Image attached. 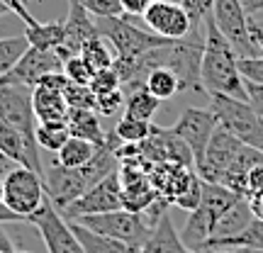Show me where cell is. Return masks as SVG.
Returning a JSON list of instances; mask_svg holds the SVG:
<instances>
[{
  "instance_id": "cell-2",
  "label": "cell",
  "mask_w": 263,
  "mask_h": 253,
  "mask_svg": "<svg viewBox=\"0 0 263 253\" xmlns=\"http://www.w3.org/2000/svg\"><path fill=\"white\" fill-rule=\"evenodd\" d=\"M236 200H239V195L232 192L229 188L219 185V183H207V180H202V200H200L197 209L188 212L185 226H183V231H180L183 244L200 253L202 244H205L207 239L212 236V231H215V224L219 222V217L224 215Z\"/></svg>"
},
{
  "instance_id": "cell-34",
  "label": "cell",
  "mask_w": 263,
  "mask_h": 253,
  "mask_svg": "<svg viewBox=\"0 0 263 253\" xmlns=\"http://www.w3.org/2000/svg\"><path fill=\"white\" fill-rule=\"evenodd\" d=\"M200 200H202V178L195 173V176H193V180L188 183V188H185L178 197H176V200H173V205L178 207V209L193 212V209H197Z\"/></svg>"
},
{
  "instance_id": "cell-23",
  "label": "cell",
  "mask_w": 263,
  "mask_h": 253,
  "mask_svg": "<svg viewBox=\"0 0 263 253\" xmlns=\"http://www.w3.org/2000/svg\"><path fill=\"white\" fill-rule=\"evenodd\" d=\"M0 151H3L12 163L29 168V146H27V141H25V137H22L12 124L5 122L3 117H0Z\"/></svg>"
},
{
  "instance_id": "cell-33",
  "label": "cell",
  "mask_w": 263,
  "mask_h": 253,
  "mask_svg": "<svg viewBox=\"0 0 263 253\" xmlns=\"http://www.w3.org/2000/svg\"><path fill=\"white\" fill-rule=\"evenodd\" d=\"M88 88L93 90L95 95H105V93H112V90H120L122 88V81H120V75L115 73V68H103V71H95L93 78H90V83Z\"/></svg>"
},
{
  "instance_id": "cell-9",
  "label": "cell",
  "mask_w": 263,
  "mask_h": 253,
  "mask_svg": "<svg viewBox=\"0 0 263 253\" xmlns=\"http://www.w3.org/2000/svg\"><path fill=\"white\" fill-rule=\"evenodd\" d=\"M3 180H5V207L25 219H29V215H34L47 200L42 176L25 166H15Z\"/></svg>"
},
{
  "instance_id": "cell-40",
  "label": "cell",
  "mask_w": 263,
  "mask_h": 253,
  "mask_svg": "<svg viewBox=\"0 0 263 253\" xmlns=\"http://www.w3.org/2000/svg\"><path fill=\"white\" fill-rule=\"evenodd\" d=\"M258 192H263V163H258V166H254V168L249 170V176H246L244 197L249 200V197L258 195Z\"/></svg>"
},
{
  "instance_id": "cell-35",
  "label": "cell",
  "mask_w": 263,
  "mask_h": 253,
  "mask_svg": "<svg viewBox=\"0 0 263 253\" xmlns=\"http://www.w3.org/2000/svg\"><path fill=\"white\" fill-rule=\"evenodd\" d=\"M124 90H112V93H105V95H95V112L103 114V117H112L120 110H124Z\"/></svg>"
},
{
  "instance_id": "cell-10",
  "label": "cell",
  "mask_w": 263,
  "mask_h": 253,
  "mask_svg": "<svg viewBox=\"0 0 263 253\" xmlns=\"http://www.w3.org/2000/svg\"><path fill=\"white\" fill-rule=\"evenodd\" d=\"M217 127H219V122H217V114L212 112V107H210V110L188 107V110H183V114H180L178 120H176V124L171 127V131L190 149L195 168L202 163L205 149H207V144H210V139H212V134H215Z\"/></svg>"
},
{
  "instance_id": "cell-52",
  "label": "cell",
  "mask_w": 263,
  "mask_h": 253,
  "mask_svg": "<svg viewBox=\"0 0 263 253\" xmlns=\"http://www.w3.org/2000/svg\"><path fill=\"white\" fill-rule=\"evenodd\" d=\"M15 253H27V251H15Z\"/></svg>"
},
{
  "instance_id": "cell-15",
  "label": "cell",
  "mask_w": 263,
  "mask_h": 253,
  "mask_svg": "<svg viewBox=\"0 0 263 253\" xmlns=\"http://www.w3.org/2000/svg\"><path fill=\"white\" fill-rule=\"evenodd\" d=\"M42 183H44V192L51 200V205L57 207L59 212L68 207L71 202H76L81 195H85L88 190V183L81 176L78 168H66L61 163H51L49 170L42 176Z\"/></svg>"
},
{
  "instance_id": "cell-27",
  "label": "cell",
  "mask_w": 263,
  "mask_h": 253,
  "mask_svg": "<svg viewBox=\"0 0 263 253\" xmlns=\"http://www.w3.org/2000/svg\"><path fill=\"white\" fill-rule=\"evenodd\" d=\"M81 56H83V61L88 66H90V71H103V68H110L115 61V49L110 47V42L105 37H93V39H88L83 47H81Z\"/></svg>"
},
{
  "instance_id": "cell-4",
  "label": "cell",
  "mask_w": 263,
  "mask_h": 253,
  "mask_svg": "<svg viewBox=\"0 0 263 253\" xmlns=\"http://www.w3.org/2000/svg\"><path fill=\"white\" fill-rule=\"evenodd\" d=\"M73 222L83 224L85 229H90L95 234L110 236L115 241L132 246L134 251H141V246L146 244V239L151 234V226L146 222V217L139 212H129V209H112V212H103V215H83L76 217Z\"/></svg>"
},
{
  "instance_id": "cell-36",
  "label": "cell",
  "mask_w": 263,
  "mask_h": 253,
  "mask_svg": "<svg viewBox=\"0 0 263 253\" xmlns=\"http://www.w3.org/2000/svg\"><path fill=\"white\" fill-rule=\"evenodd\" d=\"M93 17H120L122 0H78Z\"/></svg>"
},
{
  "instance_id": "cell-17",
  "label": "cell",
  "mask_w": 263,
  "mask_h": 253,
  "mask_svg": "<svg viewBox=\"0 0 263 253\" xmlns=\"http://www.w3.org/2000/svg\"><path fill=\"white\" fill-rule=\"evenodd\" d=\"M139 253H197L193 248L183 244L180 234L173 226V219H171L168 212H163L159 217V222L151 226V234L146 239V244L141 246Z\"/></svg>"
},
{
  "instance_id": "cell-50",
  "label": "cell",
  "mask_w": 263,
  "mask_h": 253,
  "mask_svg": "<svg viewBox=\"0 0 263 253\" xmlns=\"http://www.w3.org/2000/svg\"><path fill=\"white\" fill-rule=\"evenodd\" d=\"M0 205H5V180L0 178Z\"/></svg>"
},
{
  "instance_id": "cell-49",
  "label": "cell",
  "mask_w": 263,
  "mask_h": 253,
  "mask_svg": "<svg viewBox=\"0 0 263 253\" xmlns=\"http://www.w3.org/2000/svg\"><path fill=\"white\" fill-rule=\"evenodd\" d=\"M227 253H263L261 248H246V246H234V248H227Z\"/></svg>"
},
{
  "instance_id": "cell-11",
  "label": "cell",
  "mask_w": 263,
  "mask_h": 253,
  "mask_svg": "<svg viewBox=\"0 0 263 253\" xmlns=\"http://www.w3.org/2000/svg\"><path fill=\"white\" fill-rule=\"evenodd\" d=\"M122 207V185H120V176L115 170L112 176L103 178L100 183H95L93 188L85 190V195H81L76 202L61 209L64 219H76L83 215H103V212H112Z\"/></svg>"
},
{
  "instance_id": "cell-46",
  "label": "cell",
  "mask_w": 263,
  "mask_h": 253,
  "mask_svg": "<svg viewBox=\"0 0 263 253\" xmlns=\"http://www.w3.org/2000/svg\"><path fill=\"white\" fill-rule=\"evenodd\" d=\"M0 251L5 253H15V244L10 241V236L5 234V229H3V224H0Z\"/></svg>"
},
{
  "instance_id": "cell-32",
  "label": "cell",
  "mask_w": 263,
  "mask_h": 253,
  "mask_svg": "<svg viewBox=\"0 0 263 253\" xmlns=\"http://www.w3.org/2000/svg\"><path fill=\"white\" fill-rule=\"evenodd\" d=\"M61 71L64 75L76 85H88L90 83V78H93V71H90V66L83 61L81 54H76V56H68L61 66Z\"/></svg>"
},
{
  "instance_id": "cell-29",
  "label": "cell",
  "mask_w": 263,
  "mask_h": 253,
  "mask_svg": "<svg viewBox=\"0 0 263 253\" xmlns=\"http://www.w3.org/2000/svg\"><path fill=\"white\" fill-rule=\"evenodd\" d=\"M27 49H29V42H27L25 34L0 39V75L8 73L10 68L22 59V54H25Z\"/></svg>"
},
{
  "instance_id": "cell-18",
  "label": "cell",
  "mask_w": 263,
  "mask_h": 253,
  "mask_svg": "<svg viewBox=\"0 0 263 253\" xmlns=\"http://www.w3.org/2000/svg\"><path fill=\"white\" fill-rule=\"evenodd\" d=\"M32 105H34L37 122L66 124V120H68V105H66V98L61 90L37 85L32 90Z\"/></svg>"
},
{
  "instance_id": "cell-28",
  "label": "cell",
  "mask_w": 263,
  "mask_h": 253,
  "mask_svg": "<svg viewBox=\"0 0 263 253\" xmlns=\"http://www.w3.org/2000/svg\"><path fill=\"white\" fill-rule=\"evenodd\" d=\"M71 137L68 131V124H49V122H37V129H34V139H37L39 149H47L57 153L61 146Z\"/></svg>"
},
{
  "instance_id": "cell-38",
  "label": "cell",
  "mask_w": 263,
  "mask_h": 253,
  "mask_svg": "<svg viewBox=\"0 0 263 253\" xmlns=\"http://www.w3.org/2000/svg\"><path fill=\"white\" fill-rule=\"evenodd\" d=\"M180 5L185 8V12L190 15L193 27H200L205 22L207 15H212V5L215 0H180Z\"/></svg>"
},
{
  "instance_id": "cell-6",
  "label": "cell",
  "mask_w": 263,
  "mask_h": 253,
  "mask_svg": "<svg viewBox=\"0 0 263 253\" xmlns=\"http://www.w3.org/2000/svg\"><path fill=\"white\" fill-rule=\"evenodd\" d=\"M210 107L217 114L219 127H224L229 134H234L236 139L263 151V124L254 114L249 100H236L227 95H210Z\"/></svg>"
},
{
  "instance_id": "cell-1",
  "label": "cell",
  "mask_w": 263,
  "mask_h": 253,
  "mask_svg": "<svg viewBox=\"0 0 263 253\" xmlns=\"http://www.w3.org/2000/svg\"><path fill=\"white\" fill-rule=\"evenodd\" d=\"M202 27H205V51H202V64H200L202 90L207 95H227L236 100H249L244 78L236 66L239 56L224 39V34L217 29L212 15L205 17Z\"/></svg>"
},
{
  "instance_id": "cell-5",
  "label": "cell",
  "mask_w": 263,
  "mask_h": 253,
  "mask_svg": "<svg viewBox=\"0 0 263 253\" xmlns=\"http://www.w3.org/2000/svg\"><path fill=\"white\" fill-rule=\"evenodd\" d=\"M95 27L98 34L110 42V47L115 49L117 59H137L141 54H146L149 49L163 47L173 39H163L154 32H144V29L134 27L132 22H127L124 15L120 17H95Z\"/></svg>"
},
{
  "instance_id": "cell-30",
  "label": "cell",
  "mask_w": 263,
  "mask_h": 253,
  "mask_svg": "<svg viewBox=\"0 0 263 253\" xmlns=\"http://www.w3.org/2000/svg\"><path fill=\"white\" fill-rule=\"evenodd\" d=\"M151 134V122L144 120H132V117H122L115 124V137L122 144H141Z\"/></svg>"
},
{
  "instance_id": "cell-24",
  "label": "cell",
  "mask_w": 263,
  "mask_h": 253,
  "mask_svg": "<svg viewBox=\"0 0 263 253\" xmlns=\"http://www.w3.org/2000/svg\"><path fill=\"white\" fill-rule=\"evenodd\" d=\"M29 47L37 49H47V51H54L57 47L64 44V22H37V25H25V32Z\"/></svg>"
},
{
  "instance_id": "cell-12",
  "label": "cell",
  "mask_w": 263,
  "mask_h": 253,
  "mask_svg": "<svg viewBox=\"0 0 263 253\" xmlns=\"http://www.w3.org/2000/svg\"><path fill=\"white\" fill-rule=\"evenodd\" d=\"M241 149H244V144L236 139L234 134H229L224 127H217L205 149L202 163L195 168L197 176L202 180H207V183H222L224 173L234 163V159L239 156Z\"/></svg>"
},
{
  "instance_id": "cell-20",
  "label": "cell",
  "mask_w": 263,
  "mask_h": 253,
  "mask_svg": "<svg viewBox=\"0 0 263 253\" xmlns=\"http://www.w3.org/2000/svg\"><path fill=\"white\" fill-rule=\"evenodd\" d=\"M68 131H71V137H81V139H88L98 144V146H103L105 144V134L103 127H100V117L95 110H68Z\"/></svg>"
},
{
  "instance_id": "cell-7",
  "label": "cell",
  "mask_w": 263,
  "mask_h": 253,
  "mask_svg": "<svg viewBox=\"0 0 263 253\" xmlns=\"http://www.w3.org/2000/svg\"><path fill=\"white\" fill-rule=\"evenodd\" d=\"M212 20L217 29L224 34L232 44L236 56H261V49L251 34V15H246L244 5L239 0H215L212 5Z\"/></svg>"
},
{
  "instance_id": "cell-51",
  "label": "cell",
  "mask_w": 263,
  "mask_h": 253,
  "mask_svg": "<svg viewBox=\"0 0 263 253\" xmlns=\"http://www.w3.org/2000/svg\"><path fill=\"white\" fill-rule=\"evenodd\" d=\"M256 22H258V20H256ZM258 25H261V27H263V20H261V22H258Z\"/></svg>"
},
{
  "instance_id": "cell-37",
  "label": "cell",
  "mask_w": 263,
  "mask_h": 253,
  "mask_svg": "<svg viewBox=\"0 0 263 253\" xmlns=\"http://www.w3.org/2000/svg\"><path fill=\"white\" fill-rule=\"evenodd\" d=\"M236 66H239V73H241V78H244V81L263 85V54H261V56H244V59H239V61H236Z\"/></svg>"
},
{
  "instance_id": "cell-48",
  "label": "cell",
  "mask_w": 263,
  "mask_h": 253,
  "mask_svg": "<svg viewBox=\"0 0 263 253\" xmlns=\"http://www.w3.org/2000/svg\"><path fill=\"white\" fill-rule=\"evenodd\" d=\"M251 34H254L256 44H258V49H261V54H263V27L256 22V20H251Z\"/></svg>"
},
{
  "instance_id": "cell-42",
  "label": "cell",
  "mask_w": 263,
  "mask_h": 253,
  "mask_svg": "<svg viewBox=\"0 0 263 253\" xmlns=\"http://www.w3.org/2000/svg\"><path fill=\"white\" fill-rule=\"evenodd\" d=\"M151 3L154 0H122V15L124 17H141Z\"/></svg>"
},
{
  "instance_id": "cell-43",
  "label": "cell",
  "mask_w": 263,
  "mask_h": 253,
  "mask_svg": "<svg viewBox=\"0 0 263 253\" xmlns=\"http://www.w3.org/2000/svg\"><path fill=\"white\" fill-rule=\"evenodd\" d=\"M15 222H27L25 217L15 215L12 209H8L5 205H0V224H15Z\"/></svg>"
},
{
  "instance_id": "cell-31",
  "label": "cell",
  "mask_w": 263,
  "mask_h": 253,
  "mask_svg": "<svg viewBox=\"0 0 263 253\" xmlns=\"http://www.w3.org/2000/svg\"><path fill=\"white\" fill-rule=\"evenodd\" d=\"M64 98L68 110H95V93L88 85H76L68 81L64 88Z\"/></svg>"
},
{
  "instance_id": "cell-14",
  "label": "cell",
  "mask_w": 263,
  "mask_h": 253,
  "mask_svg": "<svg viewBox=\"0 0 263 253\" xmlns=\"http://www.w3.org/2000/svg\"><path fill=\"white\" fill-rule=\"evenodd\" d=\"M61 59L57 56V51H47V49L29 47L17 64L10 68L8 73L0 75V83H12V85H27L34 90V85L39 83V78L54 71H61Z\"/></svg>"
},
{
  "instance_id": "cell-19",
  "label": "cell",
  "mask_w": 263,
  "mask_h": 253,
  "mask_svg": "<svg viewBox=\"0 0 263 253\" xmlns=\"http://www.w3.org/2000/svg\"><path fill=\"white\" fill-rule=\"evenodd\" d=\"M254 219V212L249 207V200L246 197H239L234 205L227 209L224 215L219 217V222L215 224V231L210 239H227V236H236L239 231H244L249 222ZM207 239V241H210Z\"/></svg>"
},
{
  "instance_id": "cell-44",
  "label": "cell",
  "mask_w": 263,
  "mask_h": 253,
  "mask_svg": "<svg viewBox=\"0 0 263 253\" xmlns=\"http://www.w3.org/2000/svg\"><path fill=\"white\" fill-rule=\"evenodd\" d=\"M249 207H251V212H254L256 219H263V192L249 197Z\"/></svg>"
},
{
  "instance_id": "cell-26",
  "label": "cell",
  "mask_w": 263,
  "mask_h": 253,
  "mask_svg": "<svg viewBox=\"0 0 263 253\" xmlns=\"http://www.w3.org/2000/svg\"><path fill=\"white\" fill-rule=\"evenodd\" d=\"M98 151V144L81 137H68L64 146L57 151V163L66 166V168H81L83 163L93 159V153Z\"/></svg>"
},
{
  "instance_id": "cell-3",
  "label": "cell",
  "mask_w": 263,
  "mask_h": 253,
  "mask_svg": "<svg viewBox=\"0 0 263 253\" xmlns=\"http://www.w3.org/2000/svg\"><path fill=\"white\" fill-rule=\"evenodd\" d=\"M0 117L8 124H12L25 137L29 146V168L34 170L37 176H44L42 159H39V144L34 139L37 114H34V105H32V88L0 83Z\"/></svg>"
},
{
  "instance_id": "cell-45",
  "label": "cell",
  "mask_w": 263,
  "mask_h": 253,
  "mask_svg": "<svg viewBox=\"0 0 263 253\" xmlns=\"http://www.w3.org/2000/svg\"><path fill=\"white\" fill-rule=\"evenodd\" d=\"M241 5H244L246 15H256V12H261L263 10V0H239Z\"/></svg>"
},
{
  "instance_id": "cell-16",
  "label": "cell",
  "mask_w": 263,
  "mask_h": 253,
  "mask_svg": "<svg viewBox=\"0 0 263 253\" xmlns=\"http://www.w3.org/2000/svg\"><path fill=\"white\" fill-rule=\"evenodd\" d=\"M93 37H98L95 17L78 0H68V15H66V20H64V44L54 49L57 56L61 59V64H64L68 56L81 54V47Z\"/></svg>"
},
{
  "instance_id": "cell-39",
  "label": "cell",
  "mask_w": 263,
  "mask_h": 253,
  "mask_svg": "<svg viewBox=\"0 0 263 253\" xmlns=\"http://www.w3.org/2000/svg\"><path fill=\"white\" fill-rule=\"evenodd\" d=\"M244 85H246V98H249V105H251L254 114L261 120V124H263V85L249 83V81H244Z\"/></svg>"
},
{
  "instance_id": "cell-25",
  "label": "cell",
  "mask_w": 263,
  "mask_h": 253,
  "mask_svg": "<svg viewBox=\"0 0 263 253\" xmlns=\"http://www.w3.org/2000/svg\"><path fill=\"white\" fill-rule=\"evenodd\" d=\"M124 117H132V120H144V122H151L154 114L159 110L161 100H156L154 95L141 85V88H134L129 93H124Z\"/></svg>"
},
{
  "instance_id": "cell-41",
  "label": "cell",
  "mask_w": 263,
  "mask_h": 253,
  "mask_svg": "<svg viewBox=\"0 0 263 253\" xmlns=\"http://www.w3.org/2000/svg\"><path fill=\"white\" fill-rule=\"evenodd\" d=\"M0 3H3V5H5V8L12 12V15H17V17L22 20L27 27H29V25H37V22H39V20H34V15H32V12L27 10L25 0H0Z\"/></svg>"
},
{
  "instance_id": "cell-22",
  "label": "cell",
  "mask_w": 263,
  "mask_h": 253,
  "mask_svg": "<svg viewBox=\"0 0 263 253\" xmlns=\"http://www.w3.org/2000/svg\"><path fill=\"white\" fill-rule=\"evenodd\" d=\"M144 88L149 90L156 100H171V98H176L178 93H183V85H180V78L171 68L166 66H156V68H151L146 78H144Z\"/></svg>"
},
{
  "instance_id": "cell-8",
  "label": "cell",
  "mask_w": 263,
  "mask_h": 253,
  "mask_svg": "<svg viewBox=\"0 0 263 253\" xmlns=\"http://www.w3.org/2000/svg\"><path fill=\"white\" fill-rule=\"evenodd\" d=\"M32 226H37L42 241L47 246V253H85L78 236L73 234L71 224L64 219V215L51 205V200H44L34 215L27 219Z\"/></svg>"
},
{
  "instance_id": "cell-21",
  "label": "cell",
  "mask_w": 263,
  "mask_h": 253,
  "mask_svg": "<svg viewBox=\"0 0 263 253\" xmlns=\"http://www.w3.org/2000/svg\"><path fill=\"white\" fill-rule=\"evenodd\" d=\"M71 229H73V234L78 236V241L83 246L85 253H139L134 251L132 246L122 244V241H115L110 236H103V234H95L90 229H85L83 224H78V222H68Z\"/></svg>"
},
{
  "instance_id": "cell-13",
  "label": "cell",
  "mask_w": 263,
  "mask_h": 253,
  "mask_svg": "<svg viewBox=\"0 0 263 253\" xmlns=\"http://www.w3.org/2000/svg\"><path fill=\"white\" fill-rule=\"evenodd\" d=\"M141 20L154 34L163 39H183L193 29V22H190L185 8L173 0H154L146 8V12L141 15Z\"/></svg>"
},
{
  "instance_id": "cell-47",
  "label": "cell",
  "mask_w": 263,
  "mask_h": 253,
  "mask_svg": "<svg viewBox=\"0 0 263 253\" xmlns=\"http://www.w3.org/2000/svg\"><path fill=\"white\" fill-rule=\"evenodd\" d=\"M15 166H17V163H12V161H10L8 156L0 151V178H5V176H8V173L15 168Z\"/></svg>"
}]
</instances>
